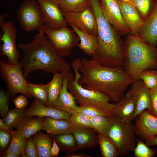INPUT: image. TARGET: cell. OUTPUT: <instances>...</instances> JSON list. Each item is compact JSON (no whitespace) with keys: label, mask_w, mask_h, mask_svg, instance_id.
<instances>
[{"label":"cell","mask_w":157,"mask_h":157,"mask_svg":"<svg viewBox=\"0 0 157 157\" xmlns=\"http://www.w3.org/2000/svg\"><path fill=\"white\" fill-rule=\"evenodd\" d=\"M79 70L81 76L78 83L81 85L106 94L115 104L122 100L129 85L135 81L123 66L109 67L91 59H80Z\"/></svg>","instance_id":"1"},{"label":"cell","mask_w":157,"mask_h":157,"mask_svg":"<svg viewBox=\"0 0 157 157\" xmlns=\"http://www.w3.org/2000/svg\"><path fill=\"white\" fill-rule=\"evenodd\" d=\"M44 34L39 32L30 43L18 44L23 52L19 62L25 78L36 70L53 74L70 71L69 64L58 52Z\"/></svg>","instance_id":"2"},{"label":"cell","mask_w":157,"mask_h":157,"mask_svg":"<svg viewBox=\"0 0 157 157\" xmlns=\"http://www.w3.org/2000/svg\"><path fill=\"white\" fill-rule=\"evenodd\" d=\"M96 19L98 47L91 60L111 67L122 66L124 61V42L120 35L105 17L99 0H90Z\"/></svg>","instance_id":"3"},{"label":"cell","mask_w":157,"mask_h":157,"mask_svg":"<svg viewBox=\"0 0 157 157\" xmlns=\"http://www.w3.org/2000/svg\"><path fill=\"white\" fill-rule=\"evenodd\" d=\"M124 61L126 72L135 81L144 70L157 69V48L135 34L129 35L124 42Z\"/></svg>","instance_id":"4"},{"label":"cell","mask_w":157,"mask_h":157,"mask_svg":"<svg viewBox=\"0 0 157 157\" xmlns=\"http://www.w3.org/2000/svg\"><path fill=\"white\" fill-rule=\"evenodd\" d=\"M71 66L74 70V76L72 72L69 75L68 88L74 96L76 103L80 106L90 105L104 111L110 116H116L113 112L116 104L110 103L112 98L102 92L85 88L78 83L81 74L80 72L79 61L76 59L72 62Z\"/></svg>","instance_id":"5"},{"label":"cell","mask_w":157,"mask_h":157,"mask_svg":"<svg viewBox=\"0 0 157 157\" xmlns=\"http://www.w3.org/2000/svg\"><path fill=\"white\" fill-rule=\"evenodd\" d=\"M108 117L110 124L105 134L116 143L119 155L126 157L136 146L135 125L117 116Z\"/></svg>","instance_id":"6"},{"label":"cell","mask_w":157,"mask_h":157,"mask_svg":"<svg viewBox=\"0 0 157 157\" xmlns=\"http://www.w3.org/2000/svg\"><path fill=\"white\" fill-rule=\"evenodd\" d=\"M0 71L1 77L5 82L8 93L12 98L18 93L30 98L32 97L28 90V82L24 76L19 62L17 65H12L1 60Z\"/></svg>","instance_id":"7"},{"label":"cell","mask_w":157,"mask_h":157,"mask_svg":"<svg viewBox=\"0 0 157 157\" xmlns=\"http://www.w3.org/2000/svg\"><path fill=\"white\" fill-rule=\"evenodd\" d=\"M39 32L45 34L58 52L63 57L69 56L80 39L73 30L67 26L54 29L45 24Z\"/></svg>","instance_id":"8"},{"label":"cell","mask_w":157,"mask_h":157,"mask_svg":"<svg viewBox=\"0 0 157 157\" xmlns=\"http://www.w3.org/2000/svg\"><path fill=\"white\" fill-rule=\"evenodd\" d=\"M19 24L25 31L40 32L44 22L39 6L35 0H25L17 12Z\"/></svg>","instance_id":"9"},{"label":"cell","mask_w":157,"mask_h":157,"mask_svg":"<svg viewBox=\"0 0 157 157\" xmlns=\"http://www.w3.org/2000/svg\"><path fill=\"white\" fill-rule=\"evenodd\" d=\"M0 26L3 32L0 38V41L3 42L0 46V55L7 57L8 64L17 65L21 58L16 47L17 29L10 22H4Z\"/></svg>","instance_id":"10"},{"label":"cell","mask_w":157,"mask_h":157,"mask_svg":"<svg viewBox=\"0 0 157 157\" xmlns=\"http://www.w3.org/2000/svg\"><path fill=\"white\" fill-rule=\"evenodd\" d=\"M62 13L66 22L70 26H74L83 32L97 36L96 20L91 6L80 13Z\"/></svg>","instance_id":"11"},{"label":"cell","mask_w":157,"mask_h":157,"mask_svg":"<svg viewBox=\"0 0 157 157\" xmlns=\"http://www.w3.org/2000/svg\"><path fill=\"white\" fill-rule=\"evenodd\" d=\"M35 0L39 6L45 25L54 29L67 26L59 7V0Z\"/></svg>","instance_id":"12"},{"label":"cell","mask_w":157,"mask_h":157,"mask_svg":"<svg viewBox=\"0 0 157 157\" xmlns=\"http://www.w3.org/2000/svg\"><path fill=\"white\" fill-rule=\"evenodd\" d=\"M101 10L105 17L119 34L124 36L130 32L122 17L118 0H99Z\"/></svg>","instance_id":"13"},{"label":"cell","mask_w":157,"mask_h":157,"mask_svg":"<svg viewBox=\"0 0 157 157\" xmlns=\"http://www.w3.org/2000/svg\"><path fill=\"white\" fill-rule=\"evenodd\" d=\"M124 96L133 97L136 99V109L132 121L140 113L146 109L147 110L150 106L151 98L149 90L140 79L135 81L131 84V88Z\"/></svg>","instance_id":"14"},{"label":"cell","mask_w":157,"mask_h":157,"mask_svg":"<svg viewBox=\"0 0 157 157\" xmlns=\"http://www.w3.org/2000/svg\"><path fill=\"white\" fill-rule=\"evenodd\" d=\"M136 118L134 125L136 135L145 141L157 135V117L144 110Z\"/></svg>","instance_id":"15"},{"label":"cell","mask_w":157,"mask_h":157,"mask_svg":"<svg viewBox=\"0 0 157 157\" xmlns=\"http://www.w3.org/2000/svg\"><path fill=\"white\" fill-rule=\"evenodd\" d=\"M71 114L51 106H46L37 99L25 110L24 116L40 118L49 117L54 119L69 120Z\"/></svg>","instance_id":"16"},{"label":"cell","mask_w":157,"mask_h":157,"mask_svg":"<svg viewBox=\"0 0 157 157\" xmlns=\"http://www.w3.org/2000/svg\"><path fill=\"white\" fill-rule=\"evenodd\" d=\"M70 72L69 71L62 72L63 74L62 87L58 96L51 106L73 115L78 112L79 106L76 105L75 97L68 88L69 75Z\"/></svg>","instance_id":"17"},{"label":"cell","mask_w":157,"mask_h":157,"mask_svg":"<svg viewBox=\"0 0 157 157\" xmlns=\"http://www.w3.org/2000/svg\"><path fill=\"white\" fill-rule=\"evenodd\" d=\"M134 34L148 43L156 46L157 44V0H155L152 11L144 20L142 25Z\"/></svg>","instance_id":"18"},{"label":"cell","mask_w":157,"mask_h":157,"mask_svg":"<svg viewBox=\"0 0 157 157\" xmlns=\"http://www.w3.org/2000/svg\"><path fill=\"white\" fill-rule=\"evenodd\" d=\"M118 3L124 20L131 34L135 33L144 21L136 7L122 0Z\"/></svg>","instance_id":"19"},{"label":"cell","mask_w":157,"mask_h":157,"mask_svg":"<svg viewBox=\"0 0 157 157\" xmlns=\"http://www.w3.org/2000/svg\"><path fill=\"white\" fill-rule=\"evenodd\" d=\"M72 133L79 150L93 149L99 144L98 133L94 129L74 127Z\"/></svg>","instance_id":"20"},{"label":"cell","mask_w":157,"mask_h":157,"mask_svg":"<svg viewBox=\"0 0 157 157\" xmlns=\"http://www.w3.org/2000/svg\"><path fill=\"white\" fill-rule=\"evenodd\" d=\"M42 127V129L52 135L72 133L74 128L69 120L54 119L49 117L44 119Z\"/></svg>","instance_id":"21"},{"label":"cell","mask_w":157,"mask_h":157,"mask_svg":"<svg viewBox=\"0 0 157 157\" xmlns=\"http://www.w3.org/2000/svg\"><path fill=\"white\" fill-rule=\"evenodd\" d=\"M44 119V117L23 116L14 128L27 139L42 130V125Z\"/></svg>","instance_id":"22"},{"label":"cell","mask_w":157,"mask_h":157,"mask_svg":"<svg viewBox=\"0 0 157 157\" xmlns=\"http://www.w3.org/2000/svg\"><path fill=\"white\" fill-rule=\"evenodd\" d=\"M71 26L79 38L80 42L77 45L79 49L87 55L92 56L98 47L97 36L83 32L74 26Z\"/></svg>","instance_id":"23"},{"label":"cell","mask_w":157,"mask_h":157,"mask_svg":"<svg viewBox=\"0 0 157 157\" xmlns=\"http://www.w3.org/2000/svg\"><path fill=\"white\" fill-rule=\"evenodd\" d=\"M114 109L113 112L116 116L128 121H132L136 107V99L133 97L124 96L122 100Z\"/></svg>","instance_id":"24"},{"label":"cell","mask_w":157,"mask_h":157,"mask_svg":"<svg viewBox=\"0 0 157 157\" xmlns=\"http://www.w3.org/2000/svg\"><path fill=\"white\" fill-rule=\"evenodd\" d=\"M50 135L39 131L33 135L39 157H52L51 149L53 145Z\"/></svg>","instance_id":"25"},{"label":"cell","mask_w":157,"mask_h":157,"mask_svg":"<svg viewBox=\"0 0 157 157\" xmlns=\"http://www.w3.org/2000/svg\"><path fill=\"white\" fill-rule=\"evenodd\" d=\"M10 133L11 139L10 144L5 154H11L18 157H26L24 149L26 139L19 131L11 130Z\"/></svg>","instance_id":"26"},{"label":"cell","mask_w":157,"mask_h":157,"mask_svg":"<svg viewBox=\"0 0 157 157\" xmlns=\"http://www.w3.org/2000/svg\"><path fill=\"white\" fill-rule=\"evenodd\" d=\"M63 73L58 72L53 74V77L47 86L48 106H51L59 96L63 82Z\"/></svg>","instance_id":"27"},{"label":"cell","mask_w":157,"mask_h":157,"mask_svg":"<svg viewBox=\"0 0 157 157\" xmlns=\"http://www.w3.org/2000/svg\"><path fill=\"white\" fill-rule=\"evenodd\" d=\"M99 144L102 157H117L119 152L115 141L104 133H98Z\"/></svg>","instance_id":"28"},{"label":"cell","mask_w":157,"mask_h":157,"mask_svg":"<svg viewBox=\"0 0 157 157\" xmlns=\"http://www.w3.org/2000/svg\"><path fill=\"white\" fill-rule=\"evenodd\" d=\"M59 2L63 12L80 13L91 6L90 0H59Z\"/></svg>","instance_id":"29"},{"label":"cell","mask_w":157,"mask_h":157,"mask_svg":"<svg viewBox=\"0 0 157 157\" xmlns=\"http://www.w3.org/2000/svg\"><path fill=\"white\" fill-rule=\"evenodd\" d=\"M55 139L59 147L67 153H74L79 150L76 140L72 133L56 135Z\"/></svg>","instance_id":"30"},{"label":"cell","mask_w":157,"mask_h":157,"mask_svg":"<svg viewBox=\"0 0 157 157\" xmlns=\"http://www.w3.org/2000/svg\"><path fill=\"white\" fill-rule=\"evenodd\" d=\"M27 88L32 97L41 103L48 106V97L47 85L34 84L28 82Z\"/></svg>","instance_id":"31"},{"label":"cell","mask_w":157,"mask_h":157,"mask_svg":"<svg viewBox=\"0 0 157 157\" xmlns=\"http://www.w3.org/2000/svg\"><path fill=\"white\" fill-rule=\"evenodd\" d=\"M72 125L77 128L94 129L90 118L79 112L71 115L69 119Z\"/></svg>","instance_id":"32"},{"label":"cell","mask_w":157,"mask_h":157,"mask_svg":"<svg viewBox=\"0 0 157 157\" xmlns=\"http://www.w3.org/2000/svg\"><path fill=\"white\" fill-rule=\"evenodd\" d=\"M25 110L16 108L9 110L2 120L10 129L14 128L24 116Z\"/></svg>","instance_id":"33"},{"label":"cell","mask_w":157,"mask_h":157,"mask_svg":"<svg viewBox=\"0 0 157 157\" xmlns=\"http://www.w3.org/2000/svg\"><path fill=\"white\" fill-rule=\"evenodd\" d=\"M139 78L149 90L156 88L157 85V69L144 70L141 73Z\"/></svg>","instance_id":"34"},{"label":"cell","mask_w":157,"mask_h":157,"mask_svg":"<svg viewBox=\"0 0 157 157\" xmlns=\"http://www.w3.org/2000/svg\"><path fill=\"white\" fill-rule=\"evenodd\" d=\"M142 17L145 19L153 7L155 0H131Z\"/></svg>","instance_id":"35"},{"label":"cell","mask_w":157,"mask_h":157,"mask_svg":"<svg viewBox=\"0 0 157 157\" xmlns=\"http://www.w3.org/2000/svg\"><path fill=\"white\" fill-rule=\"evenodd\" d=\"M108 116H96L90 118L94 129L98 133L105 134L109 126Z\"/></svg>","instance_id":"36"},{"label":"cell","mask_w":157,"mask_h":157,"mask_svg":"<svg viewBox=\"0 0 157 157\" xmlns=\"http://www.w3.org/2000/svg\"><path fill=\"white\" fill-rule=\"evenodd\" d=\"M78 112L81 113L90 118L98 116H110L100 109L88 105L79 106Z\"/></svg>","instance_id":"37"},{"label":"cell","mask_w":157,"mask_h":157,"mask_svg":"<svg viewBox=\"0 0 157 157\" xmlns=\"http://www.w3.org/2000/svg\"><path fill=\"white\" fill-rule=\"evenodd\" d=\"M143 141L139 140L134 150V155L136 157H152L155 151L148 147Z\"/></svg>","instance_id":"38"},{"label":"cell","mask_w":157,"mask_h":157,"mask_svg":"<svg viewBox=\"0 0 157 157\" xmlns=\"http://www.w3.org/2000/svg\"><path fill=\"white\" fill-rule=\"evenodd\" d=\"M7 93L3 90H0V113L3 118L6 116L9 110L8 109L9 96Z\"/></svg>","instance_id":"39"},{"label":"cell","mask_w":157,"mask_h":157,"mask_svg":"<svg viewBox=\"0 0 157 157\" xmlns=\"http://www.w3.org/2000/svg\"><path fill=\"white\" fill-rule=\"evenodd\" d=\"M26 157H39L36 147L32 137L26 139L24 149Z\"/></svg>","instance_id":"40"},{"label":"cell","mask_w":157,"mask_h":157,"mask_svg":"<svg viewBox=\"0 0 157 157\" xmlns=\"http://www.w3.org/2000/svg\"><path fill=\"white\" fill-rule=\"evenodd\" d=\"M149 90L151 104L149 108L147 110L150 114L157 117V89Z\"/></svg>","instance_id":"41"},{"label":"cell","mask_w":157,"mask_h":157,"mask_svg":"<svg viewBox=\"0 0 157 157\" xmlns=\"http://www.w3.org/2000/svg\"><path fill=\"white\" fill-rule=\"evenodd\" d=\"M11 136L8 132L0 129V145L2 149L5 148L11 140Z\"/></svg>","instance_id":"42"},{"label":"cell","mask_w":157,"mask_h":157,"mask_svg":"<svg viewBox=\"0 0 157 157\" xmlns=\"http://www.w3.org/2000/svg\"><path fill=\"white\" fill-rule=\"evenodd\" d=\"M14 104L16 108L24 109L28 104V101L26 96L24 94L21 95L15 98L13 100Z\"/></svg>","instance_id":"43"},{"label":"cell","mask_w":157,"mask_h":157,"mask_svg":"<svg viewBox=\"0 0 157 157\" xmlns=\"http://www.w3.org/2000/svg\"><path fill=\"white\" fill-rule=\"evenodd\" d=\"M60 150V148L54 139L53 140V145L51 149V153L52 156H57Z\"/></svg>","instance_id":"44"},{"label":"cell","mask_w":157,"mask_h":157,"mask_svg":"<svg viewBox=\"0 0 157 157\" xmlns=\"http://www.w3.org/2000/svg\"><path fill=\"white\" fill-rule=\"evenodd\" d=\"M64 157H91L90 156L84 153H67Z\"/></svg>","instance_id":"45"},{"label":"cell","mask_w":157,"mask_h":157,"mask_svg":"<svg viewBox=\"0 0 157 157\" xmlns=\"http://www.w3.org/2000/svg\"><path fill=\"white\" fill-rule=\"evenodd\" d=\"M145 142L146 144L148 146L157 145V135L145 141Z\"/></svg>","instance_id":"46"},{"label":"cell","mask_w":157,"mask_h":157,"mask_svg":"<svg viewBox=\"0 0 157 157\" xmlns=\"http://www.w3.org/2000/svg\"><path fill=\"white\" fill-rule=\"evenodd\" d=\"M0 129L6 131L9 133L11 130L9 127L7 126L3 121L2 119H0Z\"/></svg>","instance_id":"47"},{"label":"cell","mask_w":157,"mask_h":157,"mask_svg":"<svg viewBox=\"0 0 157 157\" xmlns=\"http://www.w3.org/2000/svg\"><path fill=\"white\" fill-rule=\"evenodd\" d=\"M8 15V13L1 14L0 16V26L5 22V19Z\"/></svg>","instance_id":"48"},{"label":"cell","mask_w":157,"mask_h":157,"mask_svg":"<svg viewBox=\"0 0 157 157\" xmlns=\"http://www.w3.org/2000/svg\"><path fill=\"white\" fill-rule=\"evenodd\" d=\"M3 156L4 157H18L17 156L11 154H5Z\"/></svg>","instance_id":"49"},{"label":"cell","mask_w":157,"mask_h":157,"mask_svg":"<svg viewBox=\"0 0 157 157\" xmlns=\"http://www.w3.org/2000/svg\"><path fill=\"white\" fill-rule=\"evenodd\" d=\"M122 0V1H124L125 2H126L128 3H129L130 4H131L132 5H133V6H135L134 4L132 2V1H131V0Z\"/></svg>","instance_id":"50"},{"label":"cell","mask_w":157,"mask_h":157,"mask_svg":"<svg viewBox=\"0 0 157 157\" xmlns=\"http://www.w3.org/2000/svg\"><path fill=\"white\" fill-rule=\"evenodd\" d=\"M156 88L157 89V86H156Z\"/></svg>","instance_id":"51"}]
</instances>
